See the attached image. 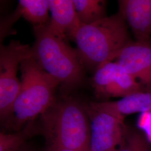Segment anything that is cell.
Instances as JSON below:
<instances>
[{
  "label": "cell",
  "mask_w": 151,
  "mask_h": 151,
  "mask_svg": "<svg viewBox=\"0 0 151 151\" xmlns=\"http://www.w3.org/2000/svg\"><path fill=\"white\" fill-rule=\"evenodd\" d=\"M21 88L5 120L3 132L14 133L36 121L55 101L60 82L49 75L33 56L20 65Z\"/></svg>",
  "instance_id": "obj_1"
},
{
  "label": "cell",
  "mask_w": 151,
  "mask_h": 151,
  "mask_svg": "<svg viewBox=\"0 0 151 151\" xmlns=\"http://www.w3.org/2000/svg\"><path fill=\"white\" fill-rule=\"evenodd\" d=\"M150 42L151 43V40H150Z\"/></svg>",
  "instance_id": "obj_18"
},
{
  "label": "cell",
  "mask_w": 151,
  "mask_h": 151,
  "mask_svg": "<svg viewBox=\"0 0 151 151\" xmlns=\"http://www.w3.org/2000/svg\"><path fill=\"white\" fill-rule=\"evenodd\" d=\"M119 11L139 42H150L151 0H120Z\"/></svg>",
  "instance_id": "obj_9"
},
{
  "label": "cell",
  "mask_w": 151,
  "mask_h": 151,
  "mask_svg": "<svg viewBox=\"0 0 151 151\" xmlns=\"http://www.w3.org/2000/svg\"><path fill=\"white\" fill-rule=\"evenodd\" d=\"M94 104L98 108L125 118L130 114L151 112V91L138 92L117 101Z\"/></svg>",
  "instance_id": "obj_11"
},
{
  "label": "cell",
  "mask_w": 151,
  "mask_h": 151,
  "mask_svg": "<svg viewBox=\"0 0 151 151\" xmlns=\"http://www.w3.org/2000/svg\"><path fill=\"white\" fill-rule=\"evenodd\" d=\"M132 76L145 91H151V43L131 41L113 60Z\"/></svg>",
  "instance_id": "obj_8"
},
{
  "label": "cell",
  "mask_w": 151,
  "mask_h": 151,
  "mask_svg": "<svg viewBox=\"0 0 151 151\" xmlns=\"http://www.w3.org/2000/svg\"><path fill=\"white\" fill-rule=\"evenodd\" d=\"M19 151H36L34 147L27 143L26 145L24 146Z\"/></svg>",
  "instance_id": "obj_17"
},
{
  "label": "cell",
  "mask_w": 151,
  "mask_h": 151,
  "mask_svg": "<svg viewBox=\"0 0 151 151\" xmlns=\"http://www.w3.org/2000/svg\"><path fill=\"white\" fill-rule=\"evenodd\" d=\"M90 123V151H116L123 139L124 118L85 103Z\"/></svg>",
  "instance_id": "obj_6"
},
{
  "label": "cell",
  "mask_w": 151,
  "mask_h": 151,
  "mask_svg": "<svg viewBox=\"0 0 151 151\" xmlns=\"http://www.w3.org/2000/svg\"><path fill=\"white\" fill-rule=\"evenodd\" d=\"M46 147L90 151V123L85 103L70 95L57 97L39 118Z\"/></svg>",
  "instance_id": "obj_2"
},
{
  "label": "cell",
  "mask_w": 151,
  "mask_h": 151,
  "mask_svg": "<svg viewBox=\"0 0 151 151\" xmlns=\"http://www.w3.org/2000/svg\"><path fill=\"white\" fill-rule=\"evenodd\" d=\"M33 56L32 47L18 40H11L0 48V119L2 123L11 111L21 88L17 77L19 65Z\"/></svg>",
  "instance_id": "obj_5"
},
{
  "label": "cell",
  "mask_w": 151,
  "mask_h": 151,
  "mask_svg": "<svg viewBox=\"0 0 151 151\" xmlns=\"http://www.w3.org/2000/svg\"><path fill=\"white\" fill-rule=\"evenodd\" d=\"M45 151H79L75 150L68 149L65 148L60 147H46L45 148Z\"/></svg>",
  "instance_id": "obj_16"
},
{
  "label": "cell",
  "mask_w": 151,
  "mask_h": 151,
  "mask_svg": "<svg viewBox=\"0 0 151 151\" xmlns=\"http://www.w3.org/2000/svg\"><path fill=\"white\" fill-rule=\"evenodd\" d=\"M128 25L118 11L88 25H81L74 40L81 63L86 70L96 71L132 40Z\"/></svg>",
  "instance_id": "obj_4"
},
{
  "label": "cell",
  "mask_w": 151,
  "mask_h": 151,
  "mask_svg": "<svg viewBox=\"0 0 151 151\" xmlns=\"http://www.w3.org/2000/svg\"><path fill=\"white\" fill-rule=\"evenodd\" d=\"M81 25H88L106 17V4L104 0H73Z\"/></svg>",
  "instance_id": "obj_14"
},
{
  "label": "cell",
  "mask_w": 151,
  "mask_h": 151,
  "mask_svg": "<svg viewBox=\"0 0 151 151\" xmlns=\"http://www.w3.org/2000/svg\"><path fill=\"white\" fill-rule=\"evenodd\" d=\"M50 22L49 32L55 37L66 41L74 40L76 34L81 26L77 17L73 0H48Z\"/></svg>",
  "instance_id": "obj_10"
},
{
  "label": "cell",
  "mask_w": 151,
  "mask_h": 151,
  "mask_svg": "<svg viewBox=\"0 0 151 151\" xmlns=\"http://www.w3.org/2000/svg\"><path fill=\"white\" fill-rule=\"evenodd\" d=\"M34 32L33 57L44 70L60 82L61 96H70L83 86L86 78V70L77 49L49 32L47 25L34 27Z\"/></svg>",
  "instance_id": "obj_3"
},
{
  "label": "cell",
  "mask_w": 151,
  "mask_h": 151,
  "mask_svg": "<svg viewBox=\"0 0 151 151\" xmlns=\"http://www.w3.org/2000/svg\"><path fill=\"white\" fill-rule=\"evenodd\" d=\"M16 10L35 26H47L50 22L48 0H20Z\"/></svg>",
  "instance_id": "obj_12"
},
{
  "label": "cell",
  "mask_w": 151,
  "mask_h": 151,
  "mask_svg": "<svg viewBox=\"0 0 151 151\" xmlns=\"http://www.w3.org/2000/svg\"><path fill=\"white\" fill-rule=\"evenodd\" d=\"M39 133L40 130L36 121L27 124L19 132H1L0 151H19L27 144V140L30 138Z\"/></svg>",
  "instance_id": "obj_13"
},
{
  "label": "cell",
  "mask_w": 151,
  "mask_h": 151,
  "mask_svg": "<svg viewBox=\"0 0 151 151\" xmlns=\"http://www.w3.org/2000/svg\"><path fill=\"white\" fill-rule=\"evenodd\" d=\"M91 85L95 96L101 101L145 91L140 84L114 61L106 62L97 68L92 78Z\"/></svg>",
  "instance_id": "obj_7"
},
{
  "label": "cell",
  "mask_w": 151,
  "mask_h": 151,
  "mask_svg": "<svg viewBox=\"0 0 151 151\" xmlns=\"http://www.w3.org/2000/svg\"><path fill=\"white\" fill-rule=\"evenodd\" d=\"M116 151H151V145L142 132L125 124L123 139Z\"/></svg>",
  "instance_id": "obj_15"
}]
</instances>
